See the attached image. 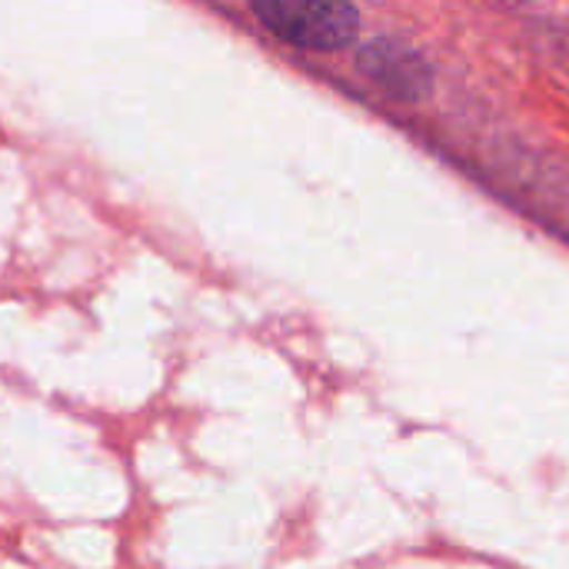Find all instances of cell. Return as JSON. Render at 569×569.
Listing matches in <instances>:
<instances>
[{"label":"cell","instance_id":"6da1fadb","mask_svg":"<svg viewBox=\"0 0 569 569\" xmlns=\"http://www.w3.org/2000/svg\"><path fill=\"white\" fill-rule=\"evenodd\" d=\"M257 17L290 43L330 50L353 37L357 10L347 3H297V0H273L257 3Z\"/></svg>","mask_w":569,"mask_h":569}]
</instances>
